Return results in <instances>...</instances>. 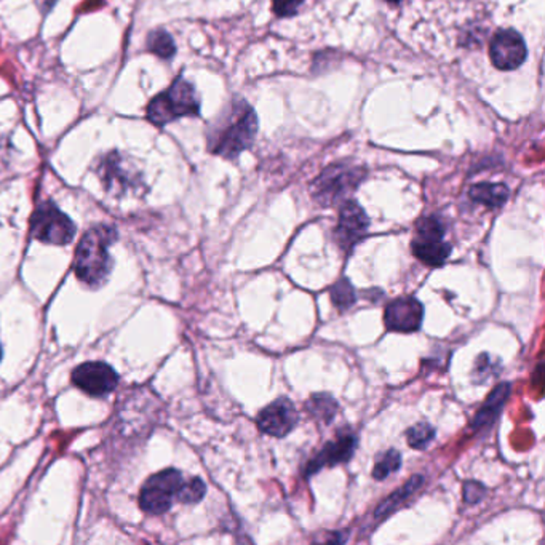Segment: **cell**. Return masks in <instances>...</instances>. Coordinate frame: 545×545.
I'll return each instance as SVG.
<instances>
[{"instance_id": "1", "label": "cell", "mask_w": 545, "mask_h": 545, "mask_svg": "<svg viewBox=\"0 0 545 545\" xmlns=\"http://www.w3.org/2000/svg\"><path fill=\"white\" fill-rule=\"evenodd\" d=\"M258 135L255 109L245 100H234L219 115L209 133V152L234 161L251 148Z\"/></svg>"}, {"instance_id": "2", "label": "cell", "mask_w": 545, "mask_h": 545, "mask_svg": "<svg viewBox=\"0 0 545 545\" xmlns=\"http://www.w3.org/2000/svg\"><path fill=\"white\" fill-rule=\"evenodd\" d=\"M117 240V230L98 224L85 232L75 253V276L90 288H100L114 268L109 247Z\"/></svg>"}, {"instance_id": "3", "label": "cell", "mask_w": 545, "mask_h": 545, "mask_svg": "<svg viewBox=\"0 0 545 545\" xmlns=\"http://www.w3.org/2000/svg\"><path fill=\"white\" fill-rule=\"evenodd\" d=\"M366 178L365 167L355 163L337 162L325 169L310 184V194L318 205L335 207L349 199Z\"/></svg>"}, {"instance_id": "4", "label": "cell", "mask_w": 545, "mask_h": 545, "mask_svg": "<svg viewBox=\"0 0 545 545\" xmlns=\"http://www.w3.org/2000/svg\"><path fill=\"white\" fill-rule=\"evenodd\" d=\"M197 115H200V100L194 85L182 77H178L169 90L157 94L148 106V119L157 127Z\"/></svg>"}, {"instance_id": "5", "label": "cell", "mask_w": 545, "mask_h": 545, "mask_svg": "<svg viewBox=\"0 0 545 545\" xmlns=\"http://www.w3.org/2000/svg\"><path fill=\"white\" fill-rule=\"evenodd\" d=\"M31 232L35 240L47 245H68L75 237L74 222L54 202L41 203L31 219Z\"/></svg>"}, {"instance_id": "6", "label": "cell", "mask_w": 545, "mask_h": 545, "mask_svg": "<svg viewBox=\"0 0 545 545\" xmlns=\"http://www.w3.org/2000/svg\"><path fill=\"white\" fill-rule=\"evenodd\" d=\"M184 478L176 469L155 473L144 483L140 492V507L149 515H163L171 509Z\"/></svg>"}, {"instance_id": "7", "label": "cell", "mask_w": 545, "mask_h": 545, "mask_svg": "<svg viewBox=\"0 0 545 545\" xmlns=\"http://www.w3.org/2000/svg\"><path fill=\"white\" fill-rule=\"evenodd\" d=\"M370 228V218L355 200H344L339 209L337 226L335 229V240L339 248L350 251L358 242L364 240Z\"/></svg>"}, {"instance_id": "8", "label": "cell", "mask_w": 545, "mask_h": 545, "mask_svg": "<svg viewBox=\"0 0 545 545\" xmlns=\"http://www.w3.org/2000/svg\"><path fill=\"white\" fill-rule=\"evenodd\" d=\"M73 383L92 397H106L119 384L117 371L102 362H87L73 371Z\"/></svg>"}, {"instance_id": "9", "label": "cell", "mask_w": 545, "mask_h": 545, "mask_svg": "<svg viewBox=\"0 0 545 545\" xmlns=\"http://www.w3.org/2000/svg\"><path fill=\"white\" fill-rule=\"evenodd\" d=\"M299 423L297 406L290 398L280 397L259 411L256 424L259 431L270 437H287Z\"/></svg>"}, {"instance_id": "10", "label": "cell", "mask_w": 545, "mask_h": 545, "mask_svg": "<svg viewBox=\"0 0 545 545\" xmlns=\"http://www.w3.org/2000/svg\"><path fill=\"white\" fill-rule=\"evenodd\" d=\"M358 438L354 432H339L335 440L325 444L316 458L310 459L304 467V477H312L325 467L345 464L354 458L357 450Z\"/></svg>"}, {"instance_id": "11", "label": "cell", "mask_w": 545, "mask_h": 545, "mask_svg": "<svg viewBox=\"0 0 545 545\" xmlns=\"http://www.w3.org/2000/svg\"><path fill=\"white\" fill-rule=\"evenodd\" d=\"M528 50L523 37L513 29H502L492 37L490 44V58L501 71H513L526 61Z\"/></svg>"}, {"instance_id": "12", "label": "cell", "mask_w": 545, "mask_h": 545, "mask_svg": "<svg viewBox=\"0 0 545 545\" xmlns=\"http://www.w3.org/2000/svg\"><path fill=\"white\" fill-rule=\"evenodd\" d=\"M424 322V306L416 297H398L384 312V324L395 333H416Z\"/></svg>"}, {"instance_id": "13", "label": "cell", "mask_w": 545, "mask_h": 545, "mask_svg": "<svg viewBox=\"0 0 545 545\" xmlns=\"http://www.w3.org/2000/svg\"><path fill=\"white\" fill-rule=\"evenodd\" d=\"M98 173L102 176V184L106 186L108 190L114 192H125L128 189H133L140 184L138 176L133 175L125 163L122 161L119 154H109L102 159V167L98 170Z\"/></svg>"}, {"instance_id": "14", "label": "cell", "mask_w": 545, "mask_h": 545, "mask_svg": "<svg viewBox=\"0 0 545 545\" xmlns=\"http://www.w3.org/2000/svg\"><path fill=\"white\" fill-rule=\"evenodd\" d=\"M511 383H501L492 389L491 394L486 398L483 406L477 411L475 418L472 421V431H488L498 419L501 411L504 410V404L511 397Z\"/></svg>"}, {"instance_id": "15", "label": "cell", "mask_w": 545, "mask_h": 545, "mask_svg": "<svg viewBox=\"0 0 545 545\" xmlns=\"http://www.w3.org/2000/svg\"><path fill=\"white\" fill-rule=\"evenodd\" d=\"M452 243L437 237L414 236L411 242V251L421 263L431 268H440L452 256Z\"/></svg>"}, {"instance_id": "16", "label": "cell", "mask_w": 545, "mask_h": 545, "mask_svg": "<svg viewBox=\"0 0 545 545\" xmlns=\"http://www.w3.org/2000/svg\"><path fill=\"white\" fill-rule=\"evenodd\" d=\"M423 485H424V477L413 475L402 488H398L397 491L392 492L391 496H387L381 504L377 505L376 511H375V519L384 520L385 517H389L391 513L397 511L398 507L404 504V501H408L413 494H416Z\"/></svg>"}, {"instance_id": "17", "label": "cell", "mask_w": 545, "mask_h": 545, "mask_svg": "<svg viewBox=\"0 0 545 545\" xmlns=\"http://www.w3.org/2000/svg\"><path fill=\"white\" fill-rule=\"evenodd\" d=\"M511 196V190L509 188L499 182V184H492V182H480L472 186L469 190V197L475 203H482L485 205L486 209H501Z\"/></svg>"}, {"instance_id": "18", "label": "cell", "mask_w": 545, "mask_h": 545, "mask_svg": "<svg viewBox=\"0 0 545 545\" xmlns=\"http://www.w3.org/2000/svg\"><path fill=\"white\" fill-rule=\"evenodd\" d=\"M306 411L316 421L331 424L336 418L339 404L328 394H314L306 404Z\"/></svg>"}, {"instance_id": "19", "label": "cell", "mask_w": 545, "mask_h": 545, "mask_svg": "<svg viewBox=\"0 0 545 545\" xmlns=\"http://www.w3.org/2000/svg\"><path fill=\"white\" fill-rule=\"evenodd\" d=\"M148 48L151 54H157L162 60H170L176 54V45L173 37L167 31H163V29H157V31H152L149 34Z\"/></svg>"}, {"instance_id": "20", "label": "cell", "mask_w": 545, "mask_h": 545, "mask_svg": "<svg viewBox=\"0 0 545 545\" xmlns=\"http://www.w3.org/2000/svg\"><path fill=\"white\" fill-rule=\"evenodd\" d=\"M330 297L333 304H335L341 312L349 310L350 307L355 304V301H357L355 288H354V285L350 283L349 278H341L339 282L335 283V285L331 287Z\"/></svg>"}, {"instance_id": "21", "label": "cell", "mask_w": 545, "mask_h": 545, "mask_svg": "<svg viewBox=\"0 0 545 545\" xmlns=\"http://www.w3.org/2000/svg\"><path fill=\"white\" fill-rule=\"evenodd\" d=\"M400 467H402V454L392 448L376 459V464L373 467V478L377 482H383L391 473L400 471Z\"/></svg>"}, {"instance_id": "22", "label": "cell", "mask_w": 545, "mask_h": 545, "mask_svg": "<svg viewBox=\"0 0 545 545\" xmlns=\"http://www.w3.org/2000/svg\"><path fill=\"white\" fill-rule=\"evenodd\" d=\"M435 438V429L429 423H418L411 425L406 431V440L411 448L414 450H425Z\"/></svg>"}, {"instance_id": "23", "label": "cell", "mask_w": 545, "mask_h": 545, "mask_svg": "<svg viewBox=\"0 0 545 545\" xmlns=\"http://www.w3.org/2000/svg\"><path fill=\"white\" fill-rule=\"evenodd\" d=\"M207 494V485L202 478H192L189 482H184L181 490L176 496V501H180L181 504H197L200 502Z\"/></svg>"}, {"instance_id": "24", "label": "cell", "mask_w": 545, "mask_h": 545, "mask_svg": "<svg viewBox=\"0 0 545 545\" xmlns=\"http://www.w3.org/2000/svg\"><path fill=\"white\" fill-rule=\"evenodd\" d=\"M303 4L304 0H272V12L278 18H288L297 15V10Z\"/></svg>"}, {"instance_id": "25", "label": "cell", "mask_w": 545, "mask_h": 545, "mask_svg": "<svg viewBox=\"0 0 545 545\" xmlns=\"http://www.w3.org/2000/svg\"><path fill=\"white\" fill-rule=\"evenodd\" d=\"M462 494H464V501L467 504H478L482 499L485 498L486 488L475 480H471V482H465Z\"/></svg>"}, {"instance_id": "26", "label": "cell", "mask_w": 545, "mask_h": 545, "mask_svg": "<svg viewBox=\"0 0 545 545\" xmlns=\"http://www.w3.org/2000/svg\"><path fill=\"white\" fill-rule=\"evenodd\" d=\"M37 4H39V8H41L42 14L47 15L48 12L54 7L56 0H37Z\"/></svg>"}, {"instance_id": "27", "label": "cell", "mask_w": 545, "mask_h": 545, "mask_svg": "<svg viewBox=\"0 0 545 545\" xmlns=\"http://www.w3.org/2000/svg\"><path fill=\"white\" fill-rule=\"evenodd\" d=\"M387 2H389V4H394V5H398L402 0H387Z\"/></svg>"}, {"instance_id": "28", "label": "cell", "mask_w": 545, "mask_h": 545, "mask_svg": "<svg viewBox=\"0 0 545 545\" xmlns=\"http://www.w3.org/2000/svg\"><path fill=\"white\" fill-rule=\"evenodd\" d=\"M2 355H4V352H2V345H0V360H2Z\"/></svg>"}]
</instances>
